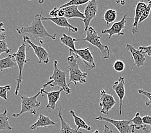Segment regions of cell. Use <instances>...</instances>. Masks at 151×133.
<instances>
[{
	"mask_svg": "<svg viewBox=\"0 0 151 133\" xmlns=\"http://www.w3.org/2000/svg\"><path fill=\"white\" fill-rule=\"evenodd\" d=\"M13 58L15 59L16 63L18 66L19 69V74L16 80L17 81V85L14 94L17 95L19 94L20 86L23 81V71L24 69V66L25 64L28 63L30 61V59H27V54H26V44L23 42L19 48H18L17 51L15 53H13L11 55Z\"/></svg>",
	"mask_w": 151,
	"mask_h": 133,
	"instance_id": "5",
	"label": "cell"
},
{
	"mask_svg": "<svg viewBox=\"0 0 151 133\" xmlns=\"http://www.w3.org/2000/svg\"><path fill=\"white\" fill-rule=\"evenodd\" d=\"M16 63L13 60L11 55H9L5 58L0 60V73L8 69H12L16 67Z\"/></svg>",
	"mask_w": 151,
	"mask_h": 133,
	"instance_id": "23",
	"label": "cell"
},
{
	"mask_svg": "<svg viewBox=\"0 0 151 133\" xmlns=\"http://www.w3.org/2000/svg\"><path fill=\"white\" fill-rule=\"evenodd\" d=\"M102 133H113V130L111 127H109L108 125H104V129Z\"/></svg>",
	"mask_w": 151,
	"mask_h": 133,
	"instance_id": "37",
	"label": "cell"
},
{
	"mask_svg": "<svg viewBox=\"0 0 151 133\" xmlns=\"http://www.w3.org/2000/svg\"><path fill=\"white\" fill-rule=\"evenodd\" d=\"M3 26L4 24L3 23H0V40H5L6 38V30Z\"/></svg>",
	"mask_w": 151,
	"mask_h": 133,
	"instance_id": "34",
	"label": "cell"
},
{
	"mask_svg": "<svg viewBox=\"0 0 151 133\" xmlns=\"http://www.w3.org/2000/svg\"><path fill=\"white\" fill-rule=\"evenodd\" d=\"M11 51V49L9 48L6 40H0V56L3 53L9 54Z\"/></svg>",
	"mask_w": 151,
	"mask_h": 133,
	"instance_id": "30",
	"label": "cell"
},
{
	"mask_svg": "<svg viewBox=\"0 0 151 133\" xmlns=\"http://www.w3.org/2000/svg\"><path fill=\"white\" fill-rule=\"evenodd\" d=\"M63 91L64 90L62 88H60L57 91H52L50 92H46L45 88H43L40 90L42 96H43L44 94H46L47 95L48 104L47 105H46V107L49 112L53 111L57 107V102H58V100H59L60 93Z\"/></svg>",
	"mask_w": 151,
	"mask_h": 133,
	"instance_id": "13",
	"label": "cell"
},
{
	"mask_svg": "<svg viewBox=\"0 0 151 133\" xmlns=\"http://www.w3.org/2000/svg\"><path fill=\"white\" fill-rule=\"evenodd\" d=\"M58 8H54L50 12V16L52 17H57V14H58Z\"/></svg>",
	"mask_w": 151,
	"mask_h": 133,
	"instance_id": "36",
	"label": "cell"
},
{
	"mask_svg": "<svg viewBox=\"0 0 151 133\" xmlns=\"http://www.w3.org/2000/svg\"><path fill=\"white\" fill-rule=\"evenodd\" d=\"M28 1H32V0H28ZM39 3H40V4H43L44 3L45 0H37Z\"/></svg>",
	"mask_w": 151,
	"mask_h": 133,
	"instance_id": "41",
	"label": "cell"
},
{
	"mask_svg": "<svg viewBox=\"0 0 151 133\" xmlns=\"http://www.w3.org/2000/svg\"><path fill=\"white\" fill-rule=\"evenodd\" d=\"M66 72L63 71L59 68L58 61L55 60L53 62V74L49 77L50 81L42 85V88H45L48 86L52 88H54L55 87H58L59 88L63 89L67 95L70 94L71 90L66 83Z\"/></svg>",
	"mask_w": 151,
	"mask_h": 133,
	"instance_id": "2",
	"label": "cell"
},
{
	"mask_svg": "<svg viewBox=\"0 0 151 133\" xmlns=\"http://www.w3.org/2000/svg\"><path fill=\"white\" fill-rule=\"evenodd\" d=\"M150 10H151V0H148V1L147 3V6L145 9L144 11L143 12L141 18H140L139 23H142L143 21H144L147 19V18H148V17L150 15Z\"/></svg>",
	"mask_w": 151,
	"mask_h": 133,
	"instance_id": "28",
	"label": "cell"
},
{
	"mask_svg": "<svg viewBox=\"0 0 151 133\" xmlns=\"http://www.w3.org/2000/svg\"><path fill=\"white\" fill-rule=\"evenodd\" d=\"M7 111L6 109L4 110L3 113H0V131H11L12 127L10 126L9 123V117L7 116Z\"/></svg>",
	"mask_w": 151,
	"mask_h": 133,
	"instance_id": "22",
	"label": "cell"
},
{
	"mask_svg": "<svg viewBox=\"0 0 151 133\" xmlns=\"http://www.w3.org/2000/svg\"><path fill=\"white\" fill-rule=\"evenodd\" d=\"M116 104V100L114 97L110 94L107 93L104 90H101L100 91V102L99 106L101 107L100 113L107 115L111 109Z\"/></svg>",
	"mask_w": 151,
	"mask_h": 133,
	"instance_id": "11",
	"label": "cell"
},
{
	"mask_svg": "<svg viewBox=\"0 0 151 133\" xmlns=\"http://www.w3.org/2000/svg\"><path fill=\"white\" fill-rule=\"evenodd\" d=\"M11 90L10 85H5L0 87V98L4 99L5 100H8L7 98V93Z\"/></svg>",
	"mask_w": 151,
	"mask_h": 133,
	"instance_id": "29",
	"label": "cell"
},
{
	"mask_svg": "<svg viewBox=\"0 0 151 133\" xmlns=\"http://www.w3.org/2000/svg\"><path fill=\"white\" fill-rule=\"evenodd\" d=\"M97 12H98V1L97 0H91L87 3L84 9V19L81 20L84 24V31L89 28L91 21L96 17Z\"/></svg>",
	"mask_w": 151,
	"mask_h": 133,
	"instance_id": "9",
	"label": "cell"
},
{
	"mask_svg": "<svg viewBox=\"0 0 151 133\" xmlns=\"http://www.w3.org/2000/svg\"><path fill=\"white\" fill-rule=\"evenodd\" d=\"M96 120L108 122V123L113 125L117 129V130L119 131L120 133H134L135 132L134 127H133L132 124H131V120H117L111 119V118H106L102 116L96 117Z\"/></svg>",
	"mask_w": 151,
	"mask_h": 133,
	"instance_id": "7",
	"label": "cell"
},
{
	"mask_svg": "<svg viewBox=\"0 0 151 133\" xmlns=\"http://www.w3.org/2000/svg\"><path fill=\"white\" fill-rule=\"evenodd\" d=\"M64 13L63 10L62 9H59L58 14H57V17H64Z\"/></svg>",
	"mask_w": 151,
	"mask_h": 133,
	"instance_id": "38",
	"label": "cell"
},
{
	"mask_svg": "<svg viewBox=\"0 0 151 133\" xmlns=\"http://www.w3.org/2000/svg\"><path fill=\"white\" fill-rule=\"evenodd\" d=\"M81 133H82V132H81ZM93 133H99V130H96L94 132H93Z\"/></svg>",
	"mask_w": 151,
	"mask_h": 133,
	"instance_id": "42",
	"label": "cell"
},
{
	"mask_svg": "<svg viewBox=\"0 0 151 133\" xmlns=\"http://www.w3.org/2000/svg\"><path fill=\"white\" fill-rule=\"evenodd\" d=\"M41 94L39 91L37 94L32 97L20 95L21 99V109L19 113L12 115L14 118H17L25 113H30L32 115L37 114V110L41 106V103L37 101V97Z\"/></svg>",
	"mask_w": 151,
	"mask_h": 133,
	"instance_id": "6",
	"label": "cell"
},
{
	"mask_svg": "<svg viewBox=\"0 0 151 133\" xmlns=\"http://www.w3.org/2000/svg\"><path fill=\"white\" fill-rule=\"evenodd\" d=\"M125 49L127 51L130 52L132 55V58L134 60V65L137 67H141L144 66L146 60V55L139 50L136 49L132 45L127 44Z\"/></svg>",
	"mask_w": 151,
	"mask_h": 133,
	"instance_id": "16",
	"label": "cell"
},
{
	"mask_svg": "<svg viewBox=\"0 0 151 133\" xmlns=\"http://www.w3.org/2000/svg\"><path fill=\"white\" fill-rule=\"evenodd\" d=\"M64 13V17L67 19L72 18H78L81 20L84 19V15L78 9V6H69L62 9Z\"/></svg>",
	"mask_w": 151,
	"mask_h": 133,
	"instance_id": "19",
	"label": "cell"
},
{
	"mask_svg": "<svg viewBox=\"0 0 151 133\" xmlns=\"http://www.w3.org/2000/svg\"><path fill=\"white\" fill-rule=\"evenodd\" d=\"M142 133H151V130L150 129H149L147 127V126H146L142 129Z\"/></svg>",
	"mask_w": 151,
	"mask_h": 133,
	"instance_id": "39",
	"label": "cell"
},
{
	"mask_svg": "<svg viewBox=\"0 0 151 133\" xmlns=\"http://www.w3.org/2000/svg\"><path fill=\"white\" fill-rule=\"evenodd\" d=\"M91 0H70L68 2H67L65 4H64L63 5H61L59 9H63L64 8V7L66 6H79V5H84L86 4V3H89Z\"/></svg>",
	"mask_w": 151,
	"mask_h": 133,
	"instance_id": "27",
	"label": "cell"
},
{
	"mask_svg": "<svg viewBox=\"0 0 151 133\" xmlns=\"http://www.w3.org/2000/svg\"><path fill=\"white\" fill-rule=\"evenodd\" d=\"M116 2L117 4H120L121 5L124 6L126 3V0H116Z\"/></svg>",
	"mask_w": 151,
	"mask_h": 133,
	"instance_id": "40",
	"label": "cell"
},
{
	"mask_svg": "<svg viewBox=\"0 0 151 133\" xmlns=\"http://www.w3.org/2000/svg\"><path fill=\"white\" fill-rule=\"evenodd\" d=\"M142 120L145 125H150L151 128V116L145 115L142 117Z\"/></svg>",
	"mask_w": 151,
	"mask_h": 133,
	"instance_id": "35",
	"label": "cell"
},
{
	"mask_svg": "<svg viewBox=\"0 0 151 133\" xmlns=\"http://www.w3.org/2000/svg\"><path fill=\"white\" fill-rule=\"evenodd\" d=\"M60 42L62 44L66 46L67 47L70 48L71 51L75 52L76 51V49H75V41H74V38H72L69 35H67L65 33H63L62 37H60Z\"/></svg>",
	"mask_w": 151,
	"mask_h": 133,
	"instance_id": "24",
	"label": "cell"
},
{
	"mask_svg": "<svg viewBox=\"0 0 151 133\" xmlns=\"http://www.w3.org/2000/svg\"><path fill=\"white\" fill-rule=\"evenodd\" d=\"M62 109L60 108L58 113V117L59 118L60 121V133H81L82 131H80L78 129H75L71 127L70 124L64 120L62 112Z\"/></svg>",
	"mask_w": 151,
	"mask_h": 133,
	"instance_id": "20",
	"label": "cell"
},
{
	"mask_svg": "<svg viewBox=\"0 0 151 133\" xmlns=\"http://www.w3.org/2000/svg\"><path fill=\"white\" fill-rule=\"evenodd\" d=\"M112 89L116 93L118 99L120 100V110L119 117H121L122 112V107H123V100L125 95V78L120 77L114 83Z\"/></svg>",
	"mask_w": 151,
	"mask_h": 133,
	"instance_id": "14",
	"label": "cell"
},
{
	"mask_svg": "<svg viewBox=\"0 0 151 133\" xmlns=\"http://www.w3.org/2000/svg\"><path fill=\"white\" fill-rule=\"evenodd\" d=\"M126 17H127V14H125L123 18L118 22L114 23L111 27L109 29H106L102 30L101 33L102 34H108V38L110 39L112 36L116 35L118 36H123L124 35V33L123 31V30L125 27V24H126Z\"/></svg>",
	"mask_w": 151,
	"mask_h": 133,
	"instance_id": "12",
	"label": "cell"
},
{
	"mask_svg": "<svg viewBox=\"0 0 151 133\" xmlns=\"http://www.w3.org/2000/svg\"><path fill=\"white\" fill-rule=\"evenodd\" d=\"M138 49L140 51H142L146 55L151 57V46H139L138 47Z\"/></svg>",
	"mask_w": 151,
	"mask_h": 133,
	"instance_id": "33",
	"label": "cell"
},
{
	"mask_svg": "<svg viewBox=\"0 0 151 133\" xmlns=\"http://www.w3.org/2000/svg\"><path fill=\"white\" fill-rule=\"evenodd\" d=\"M117 17V13L115 10L113 9H109L107 10L106 12L104 13L103 18L106 24L108 25L110 23H113L114 21L116 19Z\"/></svg>",
	"mask_w": 151,
	"mask_h": 133,
	"instance_id": "25",
	"label": "cell"
},
{
	"mask_svg": "<svg viewBox=\"0 0 151 133\" xmlns=\"http://www.w3.org/2000/svg\"><path fill=\"white\" fill-rule=\"evenodd\" d=\"M68 63V70L70 74V80L68 85L74 84L75 86L77 83L84 84L86 83V78L88 76V73H84L80 69V65L77 62V59L75 56L70 54V56L67 58Z\"/></svg>",
	"mask_w": 151,
	"mask_h": 133,
	"instance_id": "3",
	"label": "cell"
},
{
	"mask_svg": "<svg viewBox=\"0 0 151 133\" xmlns=\"http://www.w3.org/2000/svg\"><path fill=\"white\" fill-rule=\"evenodd\" d=\"M42 12L41 14H37L34 17L30 26H21L16 28V31L19 35L24 33H29L35 39L38 41L40 44H42V40L46 37H49L52 40L56 39V34L52 35L46 31L44 25L42 22Z\"/></svg>",
	"mask_w": 151,
	"mask_h": 133,
	"instance_id": "1",
	"label": "cell"
},
{
	"mask_svg": "<svg viewBox=\"0 0 151 133\" xmlns=\"http://www.w3.org/2000/svg\"><path fill=\"white\" fill-rule=\"evenodd\" d=\"M147 6V3H145L143 0L139 1L136 6L135 9V15L134 18V22L132 26V33L135 35L138 33V25L140 18H141L143 12Z\"/></svg>",
	"mask_w": 151,
	"mask_h": 133,
	"instance_id": "17",
	"label": "cell"
},
{
	"mask_svg": "<svg viewBox=\"0 0 151 133\" xmlns=\"http://www.w3.org/2000/svg\"><path fill=\"white\" fill-rule=\"evenodd\" d=\"M23 41L24 42H26L30 46L31 48H32L33 51L36 55L38 58V63H45L47 64L50 62L49 59V54L48 51L41 46H37L32 42L29 37L28 36H24L23 37Z\"/></svg>",
	"mask_w": 151,
	"mask_h": 133,
	"instance_id": "10",
	"label": "cell"
},
{
	"mask_svg": "<svg viewBox=\"0 0 151 133\" xmlns=\"http://www.w3.org/2000/svg\"><path fill=\"white\" fill-rule=\"evenodd\" d=\"M86 36L84 38L77 39L74 38L75 42L83 41L88 42L93 46H95L98 48L100 53L102 55L103 59H108L110 57V49L107 45H104L100 41V37L97 33L96 31L92 26H89V28L86 31Z\"/></svg>",
	"mask_w": 151,
	"mask_h": 133,
	"instance_id": "4",
	"label": "cell"
},
{
	"mask_svg": "<svg viewBox=\"0 0 151 133\" xmlns=\"http://www.w3.org/2000/svg\"><path fill=\"white\" fill-rule=\"evenodd\" d=\"M70 54H72L77 59H81L88 70H91L96 67L95 60L89 48L76 49L75 52L70 49Z\"/></svg>",
	"mask_w": 151,
	"mask_h": 133,
	"instance_id": "8",
	"label": "cell"
},
{
	"mask_svg": "<svg viewBox=\"0 0 151 133\" xmlns=\"http://www.w3.org/2000/svg\"><path fill=\"white\" fill-rule=\"evenodd\" d=\"M42 21H50L52 23L56 24L57 26L62 28H67L68 30L69 33L70 32H73V33H77L78 31V29L77 27H75L72 26L70 23L68 22V19L64 17H43L41 18Z\"/></svg>",
	"mask_w": 151,
	"mask_h": 133,
	"instance_id": "15",
	"label": "cell"
},
{
	"mask_svg": "<svg viewBox=\"0 0 151 133\" xmlns=\"http://www.w3.org/2000/svg\"><path fill=\"white\" fill-rule=\"evenodd\" d=\"M131 122L132 123L133 127H134L135 129H138V130H142V129L144 128L146 125L143 124V120H142V117L140 116V115L138 112L135 114L134 118H132L131 120Z\"/></svg>",
	"mask_w": 151,
	"mask_h": 133,
	"instance_id": "26",
	"label": "cell"
},
{
	"mask_svg": "<svg viewBox=\"0 0 151 133\" xmlns=\"http://www.w3.org/2000/svg\"><path fill=\"white\" fill-rule=\"evenodd\" d=\"M50 125L58 126L55 122L52 121L49 117L45 116L44 115L40 114L37 120L30 126L31 130H36L39 127H46Z\"/></svg>",
	"mask_w": 151,
	"mask_h": 133,
	"instance_id": "18",
	"label": "cell"
},
{
	"mask_svg": "<svg viewBox=\"0 0 151 133\" xmlns=\"http://www.w3.org/2000/svg\"><path fill=\"white\" fill-rule=\"evenodd\" d=\"M125 63L124 62H122V60H116L115 61L114 63H113V69L115 71L118 72H122L125 69Z\"/></svg>",
	"mask_w": 151,
	"mask_h": 133,
	"instance_id": "31",
	"label": "cell"
},
{
	"mask_svg": "<svg viewBox=\"0 0 151 133\" xmlns=\"http://www.w3.org/2000/svg\"><path fill=\"white\" fill-rule=\"evenodd\" d=\"M70 113H71V116H72L73 118L75 126L77 127V129H78V130L80 129H83L88 131H90L92 129L91 127L89 126V125H88L87 124H86L85 121L84 120H82L81 117L77 116L76 115V113H75L73 110H70Z\"/></svg>",
	"mask_w": 151,
	"mask_h": 133,
	"instance_id": "21",
	"label": "cell"
},
{
	"mask_svg": "<svg viewBox=\"0 0 151 133\" xmlns=\"http://www.w3.org/2000/svg\"><path fill=\"white\" fill-rule=\"evenodd\" d=\"M138 93L139 94H142L145 95L146 97L148 99V100L145 102V106L148 107H150L151 108V92H146L145 90H143L142 89H139L138 90Z\"/></svg>",
	"mask_w": 151,
	"mask_h": 133,
	"instance_id": "32",
	"label": "cell"
}]
</instances>
